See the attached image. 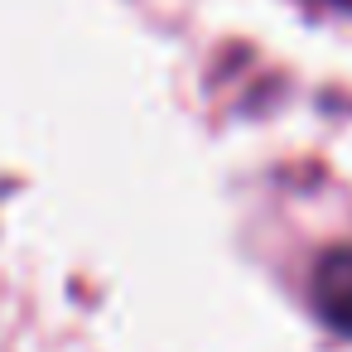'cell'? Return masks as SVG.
Wrapping results in <instances>:
<instances>
[{
  "mask_svg": "<svg viewBox=\"0 0 352 352\" xmlns=\"http://www.w3.org/2000/svg\"><path fill=\"white\" fill-rule=\"evenodd\" d=\"M314 304L318 314L352 338V246H338L318 261L314 270Z\"/></svg>",
  "mask_w": 352,
  "mask_h": 352,
  "instance_id": "cell-1",
  "label": "cell"
}]
</instances>
